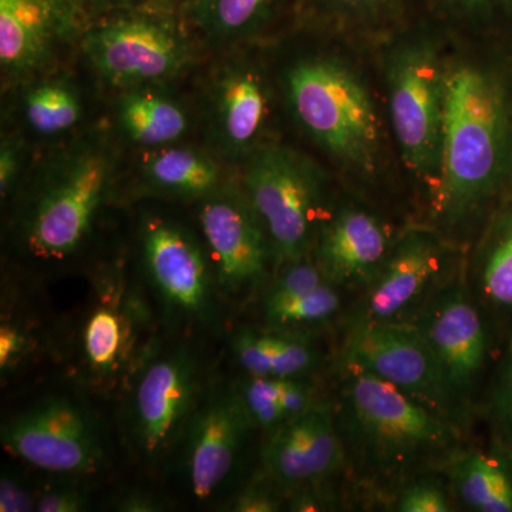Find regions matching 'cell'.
<instances>
[{
	"instance_id": "obj_1",
	"label": "cell",
	"mask_w": 512,
	"mask_h": 512,
	"mask_svg": "<svg viewBox=\"0 0 512 512\" xmlns=\"http://www.w3.org/2000/svg\"><path fill=\"white\" fill-rule=\"evenodd\" d=\"M316 35L318 47L293 57L279 74L289 116L343 187L384 208L399 198L410 202L375 49L326 33Z\"/></svg>"
},
{
	"instance_id": "obj_2",
	"label": "cell",
	"mask_w": 512,
	"mask_h": 512,
	"mask_svg": "<svg viewBox=\"0 0 512 512\" xmlns=\"http://www.w3.org/2000/svg\"><path fill=\"white\" fill-rule=\"evenodd\" d=\"M450 40L439 184L421 222L467 248L512 191V45Z\"/></svg>"
},
{
	"instance_id": "obj_3",
	"label": "cell",
	"mask_w": 512,
	"mask_h": 512,
	"mask_svg": "<svg viewBox=\"0 0 512 512\" xmlns=\"http://www.w3.org/2000/svg\"><path fill=\"white\" fill-rule=\"evenodd\" d=\"M450 46L443 30L419 16L373 47L414 221H423L439 184Z\"/></svg>"
},
{
	"instance_id": "obj_4",
	"label": "cell",
	"mask_w": 512,
	"mask_h": 512,
	"mask_svg": "<svg viewBox=\"0 0 512 512\" xmlns=\"http://www.w3.org/2000/svg\"><path fill=\"white\" fill-rule=\"evenodd\" d=\"M340 434L349 466L372 483L404 484L437 471L463 447V427L372 373L340 362ZM467 431V430H466Z\"/></svg>"
},
{
	"instance_id": "obj_5",
	"label": "cell",
	"mask_w": 512,
	"mask_h": 512,
	"mask_svg": "<svg viewBox=\"0 0 512 512\" xmlns=\"http://www.w3.org/2000/svg\"><path fill=\"white\" fill-rule=\"evenodd\" d=\"M241 185L268 232L278 266L311 255L320 224L343 187L313 154L279 140L245 158Z\"/></svg>"
},
{
	"instance_id": "obj_6",
	"label": "cell",
	"mask_w": 512,
	"mask_h": 512,
	"mask_svg": "<svg viewBox=\"0 0 512 512\" xmlns=\"http://www.w3.org/2000/svg\"><path fill=\"white\" fill-rule=\"evenodd\" d=\"M410 323L433 353L448 392L473 420L503 345L468 285L466 256Z\"/></svg>"
},
{
	"instance_id": "obj_7",
	"label": "cell",
	"mask_w": 512,
	"mask_h": 512,
	"mask_svg": "<svg viewBox=\"0 0 512 512\" xmlns=\"http://www.w3.org/2000/svg\"><path fill=\"white\" fill-rule=\"evenodd\" d=\"M464 256L466 248L426 222H406L375 279L362 291L349 325L412 322Z\"/></svg>"
},
{
	"instance_id": "obj_8",
	"label": "cell",
	"mask_w": 512,
	"mask_h": 512,
	"mask_svg": "<svg viewBox=\"0 0 512 512\" xmlns=\"http://www.w3.org/2000/svg\"><path fill=\"white\" fill-rule=\"evenodd\" d=\"M178 16L151 3L101 16L86 30L84 50L101 76L117 86L168 79L188 60Z\"/></svg>"
},
{
	"instance_id": "obj_9",
	"label": "cell",
	"mask_w": 512,
	"mask_h": 512,
	"mask_svg": "<svg viewBox=\"0 0 512 512\" xmlns=\"http://www.w3.org/2000/svg\"><path fill=\"white\" fill-rule=\"evenodd\" d=\"M340 362L372 373L468 429L471 419L448 392L433 353L412 323L349 325Z\"/></svg>"
},
{
	"instance_id": "obj_10",
	"label": "cell",
	"mask_w": 512,
	"mask_h": 512,
	"mask_svg": "<svg viewBox=\"0 0 512 512\" xmlns=\"http://www.w3.org/2000/svg\"><path fill=\"white\" fill-rule=\"evenodd\" d=\"M404 224L394 222L382 205L342 187L320 224L312 258L340 289L365 291Z\"/></svg>"
},
{
	"instance_id": "obj_11",
	"label": "cell",
	"mask_w": 512,
	"mask_h": 512,
	"mask_svg": "<svg viewBox=\"0 0 512 512\" xmlns=\"http://www.w3.org/2000/svg\"><path fill=\"white\" fill-rule=\"evenodd\" d=\"M3 447L30 466L55 474H93L104 460L93 421L69 399L50 397L2 427Z\"/></svg>"
},
{
	"instance_id": "obj_12",
	"label": "cell",
	"mask_w": 512,
	"mask_h": 512,
	"mask_svg": "<svg viewBox=\"0 0 512 512\" xmlns=\"http://www.w3.org/2000/svg\"><path fill=\"white\" fill-rule=\"evenodd\" d=\"M198 369L187 353L158 357L137 380L131 404V430L143 456H165L198 409Z\"/></svg>"
},
{
	"instance_id": "obj_13",
	"label": "cell",
	"mask_w": 512,
	"mask_h": 512,
	"mask_svg": "<svg viewBox=\"0 0 512 512\" xmlns=\"http://www.w3.org/2000/svg\"><path fill=\"white\" fill-rule=\"evenodd\" d=\"M110 180L109 158L82 156L43 194L30 221V251L45 259H63L76 251L92 227Z\"/></svg>"
},
{
	"instance_id": "obj_14",
	"label": "cell",
	"mask_w": 512,
	"mask_h": 512,
	"mask_svg": "<svg viewBox=\"0 0 512 512\" xmlns=\"http://www.w3.org/2000/svg\"><path fill=\"white\" fill-rule=\"evenodd\" d=\"M200 222L218 282L227 291L248 292L265 281L269 266L276 264L274 249L242 188L208 198Z\"/></svg>"
},
{
	"instance_id": "obj_15",
	"label": "cell",
	"mask_w": 512,
	"mask_h": 512,
	"mask_svg": "<svg viewBox=\"0 0 512 512\" xmlns=\"http://www.w3.org/2000/svg\"><path fill=\"white\" fill-rule=\"evenodd\" d=\"M262 463L269 480L288 491L326 483L349 468L335 409L315 404L269 433Z\"/></svg>"
},
{
	"instance_id": "obj_16",
	"label": "cell",
	"mask_w": 512,
	"mask_h": 512,
	"mask_svg": "<svg viewBox=\"0 0 512 512\" xmlns=\"http://www.w3.org/2000/svg\"><path fill=\"white\" fill-rule=\"evenodd\" d=\"M252 427L237 392L215 393L195 410L184 451L185 476L195 497L207 500L220 490Z\"/></svg>"
},
{
	"instance_id": "obj_17",
	"label": "cell",
	"mask_w": 512,
	"mask_h": 512,
	"mask_svg": "<svg viewBox=\"0 0 512 512\" xmlns=\"http://www.w3.org/2000/svg\"><path fill=\"white\" fill-rule=\"evenodd\" d=\"M147 271L165 302L187 315L210 308L211 281L207 261L195 239L170 222H148L143 235Z\"/></svg>"
},
{
	"instance_id": "obj_18",
	"label": "cell",
	"mask_w": 512,
	"mask_h": 512,
	"mask_svg": "<svg viewBox=\"0 0 512 512\" xmlns=\"http://www.w3.org/2000/svg\"><path fill=\"white\" fill-rule=\"evenodd\" d=\"M466 276L504 346L512 335V191L468 244Z\"/></svg>"
},
{
	"instance_id": "obj_19",
	"label": "cell",
	"mask_w": 512,
	"mask_h": 512,
	"mask_svg": "<svg viewBox=\"0 0 512 512\" xmlns=\"http://www.w3.org/2000/svg\"><path fill=\"white\" fill-rule=\"evenodd\" d=\"M274 80L261 64L228 67L217 86V120L224 144L247 158L272 137L275 111Z\"/></svg>"
},
{
	"instance_id": "obj_20",
	"label": "cell",
	"mask_w": 512,
	"mask_h": 512,
	"mask_svg": "<svg viewBox=\"0 0 512 512\" xmlns=\"http://www.w3.org/2000/svg\"><path fill=\"white\" fill-rule=\"evenodd\" d=\"M419 16L417 0H298L296 26L375 47Z\"/></svg>"
},
{
	"instance_id": "obj_21",
	"label": "cell",
	"mask_w": 512,
	"mask_h": 512,
	"mask_svg": "<svg viewBox=\"0 0 512 512\" xmlns=\"http://www.w3.org/2000/svg\"><path fill=\"white\" fill-rule=\"evenodd\" d=\"M84 18L76 0H0V60L8 69L35 66L60 32Z\"/></svg>"
},
{
	"instance_id": "obj_22",
	"label": "cell",
	"mask_w": 512,
	"mask_h": 512,
	"mask_svg": "<svg viewBox=\"0 0 512 512\" xmlns=\"http://www.w3.org/2000/svg\"><path fill=\"white\" fill-rule=\"evenodd\" d=\"M437 471L466 510L512 512V457L491 437L487 447H461Z\"/></svg>"
},
{
	"instance_id": "obj_23",
	"label": "cell",
	"mask_w": 512,
	"mask_h": 512,
	"mask_svg": "<svg viewBox=\"0 0 512 512\" xmlns=\"http://www.w3.org/2000/svg\"><path fill=\"white\" fill-rule=\"evenodd\" d=\"M192 25L224 40H259L289 20L298 0H192L181 13Z\"/></svg>"
},
{
	"instance_id": "obj_24",
	"label": "cell",
	"mask_w": 512,
	"mask_h": 512,
	"mask_svg": "<svg viewBox=\"0 0 512 512\" xmlns=\"http://www.w3.org/2000/svg\"><path fill=\"white\" fill-rule=\"evenodd\" d=\"M234 353L248 376L305 377L318 363L311 343L293 330L242 329L235 336Z\"/></svg>"
},
{
	"instance_id": "obj_25",
	"label": "cell",
	"mask_w": 512,
	"mask_h": 512,
	"mask_svg": "<svg viewBox=\"0 0 512 512\" xmlns=\"http://www.w3.org/2000/svg\"><path fill=\"white\" fill-rule=\"evenodd\" d=\"M417 6L450 39L512 45V0H417Z\"/></svg>"
},
{
	"instance_id": "obj_26",
	"label": "cell",
	"mask_w": 512,
	"mask_h": 512,
	"mask_svg": "<svg viewBox=\"0 0 512 512\" xmlns=\"http://www.w3.org/2000/svg\"><path fill=\"white\" fill-rule=\"evenodd\" d=\"M237 393L252 426L268 433L318 404L315 390L303 377L248 376Z\"/></svg>"
},
{
	"instance_id": "obj_27",
	"label": "cell",
	"mask_w": 512,
	"mask_h": 512,
	"mask_svg": "<svg viewBox=\"0 0 512 512\" xmlns=\"http://www.w3.org/2000/svg\"><path fill=\"white\" fill-rule=\"evenodd\" d=\"M144 174L161 190L188 197L210 195L220 181V171L210 158L188 148H165L151 154Z\"/></svg>"
},
{
	"instance_id": "obj_28",
	"label": "cell",
	"mask_w": 512,
	"mask_h": 512,
	"mask_svg": "<svg viewBox=\"0 0 512 512\" xmlns=\"http://www.w3.org/2000/svg\"><path fill=\"white\" fill-rule=\"evenodd\" d=\"M120 123L128 136L144 146L173 143L187 130L180 106L153 93H131L120 103Z\"/></svg>"
},
{
	"instance_id": "obj_29",
	"label": "cell",
	"mask_w": 512,
	"mask_h": 512,
	"mask_svg": "<svg viewBox=\"0 0 512 512\" xmlns=\"http://www.w3.org/2000/svg\"><path fill=\"white\" fill-rule=\"evenodd\" d=\"M128 332L126 316L117 306L103 303L90 313L83 330V350L93 372L107 376L120 369L126 355Z\"/></svg>"
},
{
	"instance_id": "obj_30",
	"label": "cell",
	"mask_w": 512,
	"mask_h": 512,
	"mask_svg": "<svg viewBox=\"0 0 512 512\" xmlns=\"http://www.w3.org/2000/svg\"><path fill=\"white\" fill-rule=\"evenodd\" d=\"M342 309L340 288L330 281L295 298L265 302V319L269 328L295 330L305 326L322 325Z\"/></svg>"
},
{
	"instance_id": "obj_31",
	"label": "cell",
	"mask_w": 512,
	"mask_h": 512,
	"mask_svg": "<svg viewBox=\"0 0 512 512\" xmlns=\"http://www.w3.org/2000/svg\"><path fill=\"white\" fill-rule=\"evenodd\" d=\"M480 406L491 439L498 441L512 457V335L501 349Z\"/></svg>"
},
{
	"instance_id": "obj_32",
	"label": "cell",
	"mask_w": 512,
	"mask_h": 512,
	"mask_svg": "<svg viewBox=\"0 0 512 512\" xmlns=\"http://www.w3.org/2000/svg\"><path fill=\"white\" fill-rule=\"evenodd\" d=\"M25 113L37 133H62L79 121L80 103L73 90L64 84H43L26 97Z\"/></svg>"
},
{
	"instance_id": "obj_33",
	"label": "cell",
	"mask_w": 512,
	"mask_h": 512,
	"mask_svg": "<svg viewBox=\"0 0 512 512\" xmlns=\"http://www.w3.org/2000/svg\"><path fill=\"white\" fill-rule=\"evenodd\" d=\"M456 504L446 477L423 473L400 485L394 507L399 512H450Z\"/></svg>"
},
{
	"instance_id": "obj_34",
	"label": "cell",
	"mask_w": 512,
	"mask_h": 512,
	"mask_svg": "<svg viewBox=\"0 0 512 512\" xmlns=\"http://www.w3.org/2000/svg\"><path fill=\"white\" fill-rule=\"evenodd\" d=\"M89 500L83 490L76 487L50 488L37 498L36 511L80 512L86 511Z\"/></svg>"
},
{
	"instance_id": "obj_35",
	"label": "cell",
	"mask_w": 512,
	"mask_h": 512,
	"mask_svg": "<svg viewBox=\"0 0 512 512\" xmlns=\"http://www.w3.org/2000/svg\"><path fill=\"white\" fill-rule=\"evenodd\" d=\"M282 508L281 498L269 485L252 484L232 500L235 512H275Z\"/></svg>"
},
{
	"instance_id": "obj_36",
	"label": "cell",
	"mask_w": 512,
	"mask_h": 512,
	"mask_svg": "<svg viewBox=\"0 0 512 512\" xmlns=\"http://www.w3.org/2000/svg\"><path fill=\"white\" fill-rule=\"evenodd\" d=\"M288 510L296 512L329 511L336 507V495L322 483L293 491Z\"/></svg>"
},
{
	"instance_id": "obj_37",
	"label": "cell",
	"mask_w": 512,
	"mask_h": 512,
	"mask_svg": "<svg viewBox=\"0 0 512 512\" xmlns=\"http://www.w3.org/2000/svg\"><path fill=\"white\" fill-rule=\"evenodd\" d=\"M37 498L30 494L18 478L3 474L0 480V511L29 512L35 511Z\"/></svg>"
},
{
	"instance_id": "obj_38",
	"label": "cell",
	"mask_w": 512,
	"mask_h": 512,
	"mask_svg": "<svg viewBox=\"0 0 512 512\" xmlns=\"http://www.w3.org/2000/svg\"><path fill=\"white\" fill-rule=\"evenodd\" d=\"M26 349V336L20 332L18 326L12 323H2L0 328V369L15 365Z\"/></svg>"
},
{
	"instance_id": "obj_39",
	"label": "cell",
	"mask_w": 512,
	"mask_h": 512,
	"mask_svg": "<svg viewBox=\"0 0 512 512\" xmlns=\"http://www.w3.org/2000/svg\"><path fill=\"white\" fill-rule=\"evenodd\" d=\"M76 3L82 10L84 18H87V16L101 18V16L110 15V13L119 12V10L146 5L148 0H76Z\"/></svg>"
},
{
	"instance_id": "obj_40",
	"label": "cell",
	"mask_w": 512,
	"mask_h": 512,
	"mask_svg": "<svg viewBox=\"0 0 512 512\" xmlns=\"http://www.w3.org/2000/svg\"><path fill=\"white\" fill-rule=\"evenodd\" d=\"M16 174H18V154L9 143H3L0 150V190L3 195L12 187Z\"/></svg>"
},
{
	"instance_id": "obj_41",
	"label": "cell",
	"mask_w": 512,
	"mask_h": 512,
	"mask_svg": "<svg viewBox=\"0 0 512 512\" xmlns=\"http://www.w3.org/2000/svg\"><path fill=\"white\" fill-rule=\"evenodd\" d=\"M117 510L124 512H157L164 510V504L153 495L130 494L117 504Z\"/></svg>"
},
{
	"instance_id": "obj_42",
	"label": "cell",
	"mask_w": 512,
	"mask_h": 512,
	"mask_svg": "<svg viewBox=\"0 0 512 512\" xmlns=\"http://www.w3.org/2000/svg\"><path fill=\"white\" fill-rule=\"evenodd\" d=\"M192 0H148L151 5L158 8L173 10V12L183 13Z\"/></svg>"
}]
</instances>
